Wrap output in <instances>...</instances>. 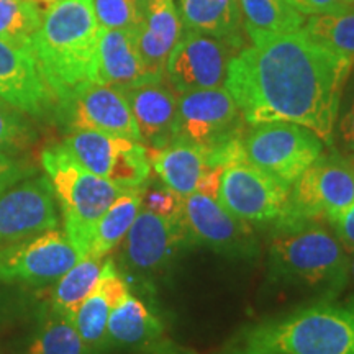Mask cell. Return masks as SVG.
Wrapping results in <instances>:
<instances>
[{"mask_svg":"<svg viewBox=\"0 0 354 354\" xmlns=\"http://www.w3.org/2000/svg\"><path fill=\"white\" fill-rule=\"evenodd\" d=\"M230 61L225 87L250 127L289 122L333 146L335 128L354 59L302 30L250 35Z\"/></svg>","mask_w":354,"mask_h":354,"instance_id":"1","label":"cell"},{"mask_svg":"<svg viewBox=\"0 0 354 354\" xmlns=\"http://www.w3.org/2000/svg\"><path fill=\"white\" fill-rule=\"evenodd\" d=\"M99 33L92 0H57L43 10L32 50L56 102L95 82Z\"/></svg>","mask_w":354,"mask_h":354,"instance_id":"2","label":"cell"},{"mask_svg":"<svg viewBox=\"0 0 354 354\" xmlns=\"http://www.w3.org/2000/svg\"><path fill=\"white\" fill-rule=\"evenodd\" d=\"M243 342L281 354H354V299L263 322L246 330Z\"/></svg>","mask_w":354,"mask_h":354,"instance_id":"3","label":"cell"},{"mask_svg":"<svg viewBox=\"0 0 354 354\" xmlns=\"http://www.w3.org/2000/svg\"><path fill=\"white\" fill-rule=\"evenodd\" d=\"M349 256L322 223L274 232L269 243V276L277 282L336 295L346 286Z\"/></svg>","mask_w":354,"mask_h":354,"instance_id":"4","label":"cell"},{"mask_svg":"<svg viewBox=\"0 0 354 354\" xmlns=\"http://www.w3.org/2000/svg\"><path fill=\"white\" fill-rule=\"evenodd\" d=\"M39 161L59 203L64 232L84 258L97 221L125 189L92 174L61 143L46 146Z\"/></svg>","mask_w":354,"mask_h":354,"instance_id":"5","label":"cell"},{"mask_svg":"<svg viewBox=\"0 0 354 354\" xmlns=\"http://www.w3.org/2000/svg\"><path fill=\"white\" fill-rule=\"evenodd\" d=\"M354 202V165L339 153L320 158L299 177L274 232L333 221Z\"/></svg>","mask_w":354,"mask_h":354,"instance_id":"6","label":"cell"},{"mask_svg":"<svg viewBox=\"0 0 354 354\" xmlns=\"http://www.w3.org/2000/svg\"><path fill=\"white\" fill-rule=\"evenodd\" d=\"M194 246L184 216H162L141 207L122 241L120 271L149 286Z\"/></svg>","mask_w":354,"mask_h":354,"instance_id":"7","label":"cell"},{"mask_svg":"<svg viewBox=\"0 0 354 354\" xmlns=\"http://www.w3.org/2000/svg\"><path fill=\"white\" fill-rule=\"evenodd\" d=\"M246 159L286 185L297 179L323 154L325 143L313 131L289 122L250 127L245 138Z\"/></svg>","mask_w":354,"mask_h":354,"instance_id":"8","label":"cell"},{"mask_svg":"<svg viewBox=\"0 0 354 354\" xmlns=\"http://www.w3.org/2000/svg\"><path fill=\"white\" fill-rule=\"evenodd\" d=\"M246 125L225 86L184 92L177 102L172 141L210 151L245 135Z\"/></svg>","mask_w":354,"mask_h":354,"instance_id":"9","label":"cell"},{"mask_svg":"<svg viewBox=\"0 0 354 354\" xmlns=\"http://www.w3.org/2000/svg\"><path fill=\"white\" fill-rule=\"evenodd\" d=\"M61 145L92 174L130 190L148 183L151 162L140 141L100 131H71Z\"/></svg>","mask_w":354,"mask_h":354,"instance_id":"10","label":"cell"},{"mask_svg":"<svg viewBox=\"0 0 354 354\" xmlns=\"http://www.w3.org/2000/svg\"><path fill=\"white\" fill-rule=\"evenodd\" d=\"M55 120L71 131H100L140 141L141 136L127 97L120 88L88 82L56 102Z\"/></svg>","mask_w":354,"mask_h":354,"instance_id":"11","label":"cell"},{"mask_svg":"<svg viewBox=\"0 0 354 354\" xmlns=\"http://www.w3.org/2000/svg\"><path fill=\"white\" fill-rule=\"evenodd\" d=\"M81 258L64 230L51 228L30 240L0 250V282L53 284Z\"/></svg>","mask_w":354,"mask_h":354,"instance_id":"12","label":"cell"},{"mask_svg":"<svg viewBox=\"0 0 354 354\" xmlns=\"http://www.w3.org/2000/svg\"><path fill=\"white\" fill-rule=\"evenodd\" d=\"M57 225L56 197L46 174H32L0 190V250Z\"/></svg>","mask_w":354,"mask_h":354,"instance_id":"13","label":"cell"},{"mask_svg":"<svg viewBox=\"0 0 354 354\" xmlns=\"http://www.w3.org/2000/svg\"><path fill=\"white\" fill-rule=\"evenodd\" d=\"M238 53L223 39L184 30L166 61V81L179 94L223 87L230 61Z\"/></svg>","mask_w":354,"mask_h":354,"instance_id":"14","label":"cell"},{"mask_svg":"<svg viewBox=\"0 0 354 354\" xmlns=\"http://www.w3.org/2000/svg\"><path fill=\"white\" fill-rule=\"evenodd\" d=\"M183 216L194 245L236 259L259 254V241L248 221L225 210L215 198L194 192L183 198Z\"/></svg>","mask_w":354,"mask_h":354,"instance_id":"15","label":"cell"},{"mask_svg":"<svg viewBox=\"0 0 354 354\" xmlns=\"http://www.w3.org/2000/svg\"><path fill=\"white\" fill-rule=\"evenodd\" d=\"M289 194V185L266 174L250 161H240L221 172L216 202L238 218L264 223L281 215Z\"/></svg>","mask_w":354,"mask_h":354,"instance_id":"16","label":"cell"},{"mask_svg":"<svg viewBox=\"0 0 354 354\" xmlns=\"http://www.w3.org/2000/svg\"><path fill=\"white\" fill-rule=\"evenodd\" d=\"M0 97L33 118L55 113L56 100L33 51L0 39Z\"/></svg>","mask_w":354,"mask_h":354,"instance_id":"17","label":"cell"},{"mask_svg":"<svg viewBox=\"0 0 354 354\" xmlns=\"http://www.w3.org/2000/svg\"><path fill=\"white\" fill-rule=\"evenodd\" d=\"M130 295L128 281L112 258H105L94 290L79 305L73 322L82 338L87 354L107 351V323L110 312Z\"/></svg>","mask_w":354,"mask_h":354,"instance_id":"18","label":"cell"},{"mask_svg":"<svg viewBox=\"0 0 354 354\" xmlns=\"http://www.w3.org/2000/svg\"><path fill=\"white\" fill-rule=\"evenodd\" d=\"M148 149L166 148L172 141L179 92L165 79L122 88Z\"/></svg>","mask_w":354,"mask_h":354,"instance_id":"19","label":"cell"},{"mask_svg":"<svg viewBox=\"0 0 354 354\" xmlns=\"http://www.w3.org/2000/svg\"><path fill=\"white\" fill-rule=\"evenodd\" d=\"M146 68L136 44L135 28L107 30L100 28L97 50L95 82L117 88L158 81ZM165 79V77H161Z\"/></svg>","mask_w":354,"mask_h":354,"instance_id":"20","label":"cell"},{"mask_svg":"<svg viewBox=\"0 0 354 354\" xmlns=\"http://www.w3.org/2000/svg\"><path fill=\"white\" fill-rule=\"evenodd\" d=\"M183 32L174 0H145L143 20L135 35L141 59L154 77H166V61Z\"/></svg>","mask_w":354,"mask_h":354,"instance_id":"21","label":"cell"},{"mask_svg":"<svg viewBox=\"0 0 354 354\" xmlns=\"http://www.w3.org/2000/svg\"><path fill=\"white\" fill-rule=\"evenodd\" d=\"M177 10L184 30L223 39L240 51L245 48L240 0H179Z\"/></svg>","mask_w":354,"mask_h":354,"instance_id":"22","label":"cell"},{"mask_svg":"<svg viewBox=\"0 0 354 354\" xmlns=\"http://www.w3.org/2000/svg\"><path fill=\"white\" fill-rule=\"evenodd\" d=\"M165 335L161 317L143 300L128 295L110 312L107 349H140L156 344Z\"/></svg>","mask_w":354,"mask_h":354,"instance_id":"23","label":"cell"},{"mask_svg":"<svg viewBox=\"0 0 354 354\" xmlns=\"http://www.w3.org/2000/svg\"><path fill=\"white\" fill-rule=\"evenodd\" d=\"M148 158L162 184L183 197L197 192L198 180L210 169L203 149L180 141H171L161 149H148Z\"/></svg>","mask_w":354,"mask_h":354,"instance_id":"24","label":"cell"},{"mask_svg":"<svg viewBox=\"0 0 354 354\" xmlns=\"http://www.w3.org/2000/svg\"><path fill=\"white\" fill-rule=\"evenodd\" d=\"M141 209V187L125 190L97 221L87 256L105 259L125 238Z\"/></svg>","mask_w":354,"mask_h":354,"instance_id":"25","label":"cell"},{"mask_svg":"<svg viewBox=\"0 0 354 354\" xmlns=\"http://www.w3.org/2000/svg\"><path fill=\"white\" fill-rule=\"evenodd\" d=\"M21 354H87V351L73 318L48 304L41 308L37 328L30 335Z\"/></svg>","mask_w":354,"mask_h":354,"instance_id":"26","label":"cell"},{"mask_svg":"<svg viewBox=\"0 0 354 354\" xmlns=\"http://www.w3.org/2000/svg\"><path fill=\"white\" fill-rule=\"evenodd\" d=\"M240 8L248 37L297 32L307 21L289 0H240Z\"/></svg>","mask_w":354,"mask_h":354,"instance_id":"27","label":"cell"},{"mask_svg":"<svg viewBox=\"0 0 354 354\" xmlns=\"http://www.w3.org/2000/svg\"><path fill=\"white\" fill-rule=\"evenodd\" d=\"M104 261L92 256H84L56 281L50 305L63 315L73 318L87 295L94 290L99 281Z\"/></svg>","mask_w":354,"mask_h":354,"instance_id":"28","label":"cell"},{"mask_svg":"<svg viewBox=\"0 0 354 354\" xmlns=\"http://www.w3.org/2000/svg\"><path fill=\"white\" fill-rule=\"evenodd\" d=\"M41 19L43 10L33 0H0V39L33 51L32 41Z\"/></svg>","mask_w":354,"mask_h":354,"instance_id":"29","label":"cell"},{"mask_svg":"<svg viewBox=\"0 0 354 354\" xmlns=\"http://www.w3.org/2000/svg\"><path fill=\"white\" fill-rule=\"evenodd\" d=\"M304 32L330 50L354 59V8L308 17Z\"/></svg>","mask_w":354,"mask_h":354,"instance_id":"30","label":"cell"},{"mask_svg":"<svg viewBox=\"0 0 354 354\" xmlns=\"http://www.w3.org/2000/svg\"><path fill=\"white\" fill-rule=\"evenodd\" d=\"M37 141V130L28 120V115L15 109L0 97V154H17Z\"/></svg>","mask_w":354,"mask_h":354,"instance_id":"31","label":"cell"},{"mask_svg":"<svg viewBox=\"0 0 354 354\" xmlns=\"http://www.w3.org/2000/svg\"><path fill=\"white\" fill-rule=\"evenodd\" d=\"M100 28H136L143 20L145 0H92Z\"/></svg>","mask_w":354,"mask_h":354,"instance_id":"32","label":"cell"},{"mask_svg":"<svg viewBox=\"0 0 354 354\" xmlns=\"http://www.w3.org/2000/svg\"><path fill=\"white\" fill-rule=\"evenodd\" d=\"M183 196L167 185H141V207L162 216L183 215Z\"/></svg>","mask_w":354,"mask_h":354,"instance_id":"33","label":"cell"},{"mask_svg":"<svg viewBox=\"0 0 354 354\" xmlns=\"http://www.w3.org/2000/svg\"><path fill=\"white\" fill-rule=\"evenodd\" d=\"M349 87H348V94H346V100H344L343 105V112L339 110L338 113V136L342 145L344 146V149H353L354 148V79L348 77Z\"/></svg>","mask_w":354,"mask_h":354,"instance_id":"34","label":"cell"},{"mask_svg":"<svg viewBox=\"0 0 354 354\" xmlns=\"http://www.w3.org/2000/svg\"><path fill=\"white\" fill-rule=\"evenodd\" d=\"M35 174V167L10 154H0V190Z\"/></svg>","mask_w":354,"mask_h":354,"instance_id":"35","label":"cell"},{"mask_svg":"<svg viewBox=\"0 0 354 354\" xmlns=\"http://www.w3.org/2000/svg\"><path fill=\"white\" fill-rule=\"evenodd\" d=\"M292 7L305 17L323 15V13H336L348 10L346 0H289Z\"/></svg>","mask_w":354,"mask_h":354,"instance_id":"36","label":"cell"},{"mask_svg":"<svg viewBox=\"0 0 354 354\" xmlns=\"http://www.w3.org/2000/svg\"><path fill=\"white\" fill-rule=\"evenodd\" d=\"M338 240L346 251H354V202L331 221Z\"/></svg>","mask_w":354,"mask_h":354,"instance_id":"37","label":"cell"},{"mask_svg":"<svg viewBox=\"0 0 354 354\" xmlns=\"http://www.w3.org/2000/svg\"><path fill=\"white\" fill-rule=\"evenodd\" d=\"M151 354H192V353H190L189 349H185V348L176 346V344L165 343V344H161V346H158L156 349H154Z\"/></svg>","mask_w":354,"mask_h":354,"instance_id":"38","label":"cell"},{"mask_svg":"<svg viewBox=\"0 0 354 354\" xmlns=\"http://www.w3.org/2000/svg\"><path fill=\"white\" fill-rule=\"evenodd\" d=\"M230 354H281V353H274V351H269V349H261V348H253V346H243V348H238L232 351Z\"/></svg>","mask_w":354,"mask_h":354,"instance_id":"39","label":"cell"},{"mask_svg":"<svg viewBox=\"0 0 354 354\" xmlns=\"http://www.w3.org/2000/svg\"><path fill=\"white\" fill-rule=\"evenodd\" d=\"M33 2H37L38 6H50V3H55L57 0H33Z\"/></svg>","mask_w":354,"mask_h":354,"instance_id":"40","label":"cell"},{"mask_svg":"<svg viewBox=\"0 0 354 354\" xmlns=\"http://www.w3.org/2000/svg\"><path fill=\"white\" fill-rule=\"evenodd\" d=\"M349 271H351V274H353V277H354V256H353V259L349 261Z\"/></svg>","mask_w":354,"mask_h":354,"instance_id":"41","label":"cell"},{"mask_svg":"<svg viewBox=\"0 0 354 354\" xmlns=\"http://www.w3.org/2000/svg\"><path fill=\"white\" fill-rule=\"evenodd\" d=\"M349 153H351V158H348V159H349V161H351L353 165H354V148H353V149H349Z\"/></svg>","mask_w":354,"mask_h":354,"instance_id":"42","label":"cell"},{"mask_svg":"<svg viewBox=\"0 0 354 354\" xmlns=\"http://www.w3.org/2000/svg\"><path fill=\"white\" fill-rule=\"evenodd\" d=\"M346 3H348L349 8H354V0H346Z\"/></svg>","mask_w":354,"mask_h":354,"instance_id":"43","label":"cell"},{"mask_svg":"<svg viewBox=\"0 0 354 354\" xmlns=\"http://www.w3.org/2000/svg\"><path fill=\"white\" fill-rule=\"evenodd\" d=\"M0 318H2V308H0Z\"/></svg>","mask_w":354,"mask_h":354,"instance_id":"44","label":"cell"},{"mask_svg":"<svg viewBox=\"0 0 354 354\" xmlns=\"http://www.w3.org/2000/svg\"><path fill=\"white\" fill-rule=\"evenodd\" d=\"M0 354H3V351H2V349H0Z\"/></svg>","mask_w":354,"mask_h":354,"instance_id":"45","label":"cell"}]
</instances>
